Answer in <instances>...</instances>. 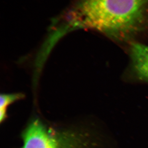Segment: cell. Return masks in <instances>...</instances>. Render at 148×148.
<instances>
[{"mask_svg": "<svg viewBox=\"0 0 148 148\" xmlns=\"http://www.w3.org/2000/svg\"><path fill=\"white\" fill-rule=\"evenodd\" d=\"M69 21L73 28L95 30L127 41L148 22V0H80Z\"/></svg>", "mask_w": 148, "mask_h": 148, "instance_id": "6da1fadb", "label": "cell"}, {"mask_svg": "<svg viewBox=\"0 0 148 148\" xmlns=\"http://www.w3.org/2000/svg\"><path fill=\"white\" fill-rule=\"evenodd\" d=\"M86 137L80 132L57 131L35 118L23 131L22 148H82Z\"/></svg>", "mask_w": 148, "mask_h": 148, "instance_id": "7a4b0ae2", "label": "cell"}, {"mask_svg": "<svg viewBox=\"0 0 148 148\" xmlns=\"http://www.w3.org/2000/svg\"><path fill=\"white\" fill-rule=\"evenodd\" d=\"M132 70L137 78L148 82V46L138 42L130 47Z\"/></svg>", "mask_w": 148, "mask_h": 148, "instance_id": "3957f363", "label": "cell"}, {"mask_svg": "<svg viewBox=\"0 0 148 148\" xmlns=\"http://www.w3.org/2000/svg\"><path fill=\"white\" fill-rule=\"evenodd\" d=\"M25 95L21 93L1 94L0 96V122L2 123L7 118L9 106L17 101L24 99Z\"/></svg>", "mask_w": 148, "mask_h": 148, "instance_id": "277c9868", "label": "cell"}]
</instances>
